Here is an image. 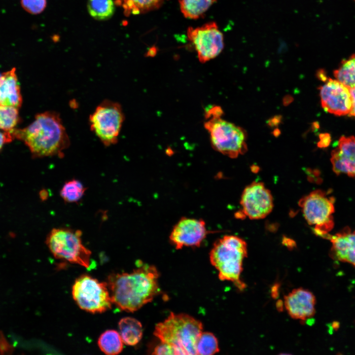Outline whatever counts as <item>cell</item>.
Wrapping results in <instances>:
<instances>
[{"instance_id":"6da1fadb","label":"cell","mask_w":355,"mask_h":355,"mask_svg":"<svg viewBox=\"0 0 355 355\" xmlns=\"http://www.w3.org/2000/svg\"><path fill=\"white\" fill-rule=\"evenodd\" d=\"M159 276L155 266L148 264L130 273L111 274L107 284L112 304L126 312L137 311L160 292Z\"/></svg>"},{"instance_id":"83f0119b","label":"cell","mask_w":355,"mask_h":355,"mask_svg":"<svg viewBox=\"0 0 355 355\" xmlns=\"http://www.w3.org/2000/svg\"><path fill=\"white\" fill-rule=\"evenodd\" d=\"M152 354L156 355H176V353L171 345L161 342L154 348Z\"/></svg>"},{"instance_id":"4316f807","label":"cell","mask_w":355,"mask_h":355,"mask_svg":"<svg viewBox=\"0 0 355 355\" xmlns=\"http://www.w3.org/2000/svg\"><path fill=\"white\" fill-rule=\"evenodd\" d=\"M23 8L32 14L41 13L46 6V0H20Z\"/></svg>"},{"instance_id":"9c48e42d","label":"cell","mask_w":355,"mask_h":355,"mask_svg":"<svg viewBox=\"0 0 355 355\" xmlns=\"http://www.w3.org/2000/svg\"><path fill=\"white\" fill-rule=\"evenodd\" d=\"M72 295L81 309L92 313L105 312L112 304L107 283L100 282L87 275L80 276L75 280Z\"/></svg>"},{"instance_id":"ba28073f","label":"cell","mask_w":355,"mask_h":355,"mask_svg":"<svg viewBox=\"0 0 355 355\" xmlns=\"http://www.w3.org/2000/svg\"><path fill=\"white\" fill-rule=\"evenodd\" d=\"M124 119L120 105L106 100L96 108L89 120L91 131L104 145L109 146L117 142Z\"/></svg>"},{"instance_id":"603a6c76","label":"cell","mask_w":355,"mask_h":355,"mask_svg":"<svg viewBox=\"0 0 355 355\" xmlns=\"http://www.w3.org/2000/svg\"><path fill=\"white\" fill-rule=\"evenodd\" d=\"M216 0H179L181 11L190 19L201 17Z\"/></svg>"},{"instance_id":"3957f363","label":"cell","mask_w":355,"mask_h":355,"mask_svg":"<svg viewBox=\"0 0 355 355\" xmlns=\"http://www.w3.org/2000/svg\"><path fill=\"white\" fill-rule=\"evenodd\" d=\"M203 332L201 321L186 314L171 313L157 323L154 335L161 342L171 345L178 355H196V343Z\"/></svg>"},{"instance_id":"836d02e7","label":"cell","mask_w":355,"mask_h":355,"mask_svg":"<svg viewBox=\"0 0 355 355\" xmlns=\"http://www.w3.org/2000/svg\"><path fill=\"white\" fill-rule=\"evenodd\" d=\"M284 244L287 246L288 248H291L295 246V243L291 240L285 239L283 240Z\"/></svg>"},{"instance_id":"4fadbf2b","label":"cell","mask_w":355,"mask_h":355,"mask_svg":"<svg viewBox=\"0 0 355 355\" xmlns=\"http://www.w3.org/2000/svg\"><path fill=\"white\" fill-rule=\"evenodd\" d=\"M208 234L204 220L183 217L174 225L169 238L171 243L178 249L184 247H199Z\"/></svg>"},{"instance_id":"1f68e13d","label":"cell","mask_w":355,"mask_h":355,"mask_svg":"<svg viewBox=\"0 0 355 355\" xmlns=\"http://www.w3.org/2000/svg\"><path fill=\"white\" fill-rule=\"evenodd\" d=\"M317 74L319 78L324 82H325L328 79V77L325 73V71L323 70H320L317 72Z\"/></svg>"},{"instance_id":"7a4b0ae2","label":"cell","mask_w":355,"mask_h":355,"mask_svg":"<svg viewBox=\"0 0 355 355\" xmlns=\"http://www.w3.org/2000/svg\"><path fill=\"white\" fill-rule=\"evenodd\" d=\"M10 132L14 138L25 143L35 158L62 157L70 144L60 115L53 111L38 113L28 126Z\"/></svg>"},{"instance_id":"d6a6232c","label":"cell","mask_w":355,"mask_h":355,"mask_svg":"<svg viewBox=\"0 0 355 355\" xmlns=\"http://www.w3.org/2000/svg\"><path fill=\"white\" fill-rule=\"evenodd\" d=\"M279 287V285L278 284H276L272 287V296L274 298H277L278 296Z\"/></svg>"},{"instance_id":"4dcf8cb0","label":"cell","mask_w":355,"mask_h":355,"mask_svg":"<svg viewBox=\"0 0 355 355\" xmlns=\"http://www.w3.org/2000/svg\"><path fill=\"white\" fill-rule=\"evenodd\" d=\"M352 99L353 106L349 116L355 117V88L350 89Z\"/></svg>"},{"instance_id":"52a82bcc","label":"cell","mask_w":355,"mask_h":355,"mask_svg":"<svg viewBox=\"0 0 355 355\" xmlns=\"http://www.w3.org/2000/svg\"><path fill=\"white\" fill-rule=\"evenodd\" d=\"M335 199L321 190L312 191L302 198L299 206L308 223L314 226L315 234L327 239L334 225Z\"/></svg>"},{"instance_id":"f546056e","label":"cell","mask_w":355,"mask_h":355,"mask_svg":"<svg viewBox=\"0 0 355 355\" xmlns=\"http://www.w3.org/2000/svg\"><path fill=\"white\" fill-rule=\"evenodd\" d=\"M320 141L318 146L320 148L326 147L329 145L331 142V137L329 134H320L319 136Z\"/></svg>"},{"instance_id":"9a60e30c","label":"cell","mask_w":355,"mask_h":355,"mask_svg":"<svg viewBox=\"0 0 355 355\" xmlns=\"http://www.w3.org/2000/svg\"><path fill=\"white\" fill-rule=\"evenodd\" d=\"M330 161L336 175L355 178V137H341L337 146L331 153Z\"/></svg>"},{"instance_id":"7402d4cb","label":"cell","mask_w":355,"mask_h":355,"mask_svg":"<svg viewBox=\"0 0 355 355\" xmlns=\"http://www.w3.org/2000/svg\"><path fill=\"white\" fill-rule=\"evenodd\" d=\"M87 9L94 19L106 20L114 14V2L113 0H88Z\"/></svg>"},{"instance_id":"e0dca14e","label":"cell","mask_w":355,"mask_h":355,"mask_svg":"<svg viewBox=\"0 0 355 355\" xmlns=\"http://www.w3.org/2000/svg\"><path fill=\"white\" fill-rule=\"evenodd\" d=\"M22 97L16 73V68L1 73L0 76V105L19 108Z\"/></svg>"},{"instance_id":"8992f818","label":"cell","mask_w":355,"mask_h":355,"mask_svg":"<svg viewBox=\"0 0 355 355\" xmlns=\"http://www.w3.org/2000/svg\"><path fill=\"white\" fill-rule=\"evenodd\" d=\"M81 236L79 230L56 228L49 233L45 243L55 257L89 268L91 252L83 245Z\"/></svg>"},{"instance_id":"d6986e66","label":"cell","mask_w":355,"mask_h":355,"mask_svg":"<svg viewBox=\"0 0 355 355\" xmlns=\"http://www.w3.org/2000/svg\"><path fill=\"white\" fill-rule=\"evenodd\" d=\"M164 0H115L122 7L126 16L138 14L158 8Z\"/></svg>"},{"instance_id":"8fae6325","label":"cell","mask_w":355,"mask_h":355,"mask_svg":"<svg viewBox=\"0 0 355 355\" xmlns=\"http://www.w3.org/2000/svg\"><path fill=\"white\" fill-rule=\"evenodd\" d=\"M242 206L240 217L250 219L265 218L272 211L273 200L268 189L261 182L253 181L244 189L241 198Z\"/></svg>"},{"instance_id":"ac0fdd59","label":"cell","mask_w":355,"mask_h":355,"mask_svg":"<svg viewBox=\"0 0 355 355\" xmlns=\"http://www.w3.org/2000/svg\"><path fill=\"white\" fill-rule=\"evenodd\" d=\"M119 334L126 345L134 346L137 344L142 336V326L137 320L126 317L122 319L118 323Z\"/></svg>"},{"instance_id":"44dd1931","label":"cell","mask_w":355,"mask_h":355,"mask_svg":"<svg viewBox=\"0 0 355 355\" xmlns=\"http://www.w3.org/2000/svg\"><path fill=\"white\" fill-rule=\"evenodd\" d=\"M100 350L108 355H115L121 352L123 342L119 333L114 330L106 331L98 340Z\"/></svg>"},{"instance_id":"d4e9b609","label":"cell","mask_w":355,"mask_h":355,"mask_svg":"<svg viewBox=\"0 0 355 355\" xmlns=\"http://www.w3.org/2000/svg\"><path fill=\"white\" fill-rule=\"evenodd\" d=\"M219 351L217 338L211 332H202L196 343L197 355H212Z\"/></svg>"},{"instance_id":"484cf974","label":"cell","mask_w":355,"mask_h":355,"mask_svg":"<svg viewBox=\"0 0 355 355\" xmlns=\"http://www.w3.org/2000/svg\"><path fill=\"white\" fill-rule=\"evenodd\" d=\"M20 121L18 108L0 105V129L11 131Z\"/></svg>"},{"instance_id":"277c9868","label":"cell","mask_w":355,"mask_h":355,"mask_svg":"<svg viewBox=\"0 0 355 355\" xmlns=\"http://www.w3.org/2000/svg\"><path fill=\"white\" fill-rule=\"evenodd\" d=\"M247 254V244L243 239L234 235H225L213 244L210 252V260L218 271L220 280L230 281L242 290L246 285L240 277Z\"/></svg>"},{"instance_id":"7c38bea8","label":"cell","mask_w":355,"mask_h":355,"mask_svg":"<svg viewBox=\"0 0 355 355\" xmlns=\"http://www.w3.org/2000/svg\"><path fill=\"white\" fill-rule=\"evenodd\" d=\"M319 89L321 106L325 111L337 116L350 113L353 103L348 88L337 79L329 78Z\"/></svg>"},{"instance_id":"e575fe53","label":"cell","mask_w":355,"mask_h":355,"mask_svg":"<svg viewBox=\"0 0 355 355\" xmlns=\"http://www.w3.org/2000/svg\"><path fill=\"white\" fill-rule=\"evenodd\" d=\"M354 0L355 1V0Z\"/></svg>"},{"instance_id":"cb8c5ba5","label":"cell","mask_w":355,"mask_h":355,"mask_svg":"<svg viewBox=\"0 0 355 355\" xmlns=\"http://www.w3.org/2000/svg\"><path fill=\"white\" fill-rule=\"evenodd\" d=\"M86 190L80 181L73 179L65 182L62 187L60 195L63 200L67 203L79 201Z\"/></svg>"},{"instance_id":"5b68a950","label":"cell","mask_w":355,"mask_h":355,"mask_svg":"<svg viewBox=\"0 0 355 355\" xmlns=\"http://www.w3.org/2000/svg\"><path fill=\"white\" fill-rule=\"evenodd\" d=\"M222 114L220 106L208 107L204 127L209 133L214 150L230 158H236L247 150V134L241 127L223 119Z\"/></svg>"},{"instance_id":"2e32d148","label":"cell","mask_w":355,"mask_h":355,"mask_svg":"<svg viewBox=\"0 0 355 355\" xmlns=\"http://www.w3.org/2000/svg\"><path fill=\"white\" fill-rule=\"evenodd\" d=\"M327 239L331 243V257L355 267V230L346 227L333 235L330 234Z\"/></svg>"},{"instance_id":"5bb4252c","label":"cell","mask_w":355,"mask_h":355,"mask_svg":"<svg viewBox=\"0 0 355 355\" xmlns=\"http://www.w3.org/2000/svg\"><path fill=\"white\" fill-rule=\"evenodd\" d=\"M316 303L313 293L301 287L293 289L284 297V305L289 316L302 321L314 317Z\"/></svg>"},{"instance_id":"f1b7e54d","label":"cell","mask_w":355,"mask_h":355,"mask_svg":"<svg viewBox=\"0 0 355 355\" xmlns=\"http://www.w3.org/2000/svg\"><path fill=\"white\" fill-rule=\"evenodd\" d=\"M14 139L10 131H0V150L5 143L11 142Z\"/></svg>"},{"instance_id":"30bf717a","label":"cell","mask_w":355,"mask_h":355,"mask_svg":"<svg viewBox=\"0 0 355 355\" xmlns=\"http://www.w3.org/2000/svg\"><path fill=\"white\" fill-rule=\"evenodd\" d=\"M187 36L204 63L218 56L224 47L223 36L215 23L212 22L196 28H189Z\"/></svg>"},{"instance_id":"ffe728a7","label":"cell","mask_w":355,"mask_h":355,"mask_svg":"<svg viewBox=\"0 0 355 355\" xmlns=\"http://www.w3.org/2000/svg\"><path fill=\"white\" fill-rule=\"evenodd\" d=\"M333 74L336 79L349 89L355 88V53L343 60Z\"/></svg>"}]
</instances>
